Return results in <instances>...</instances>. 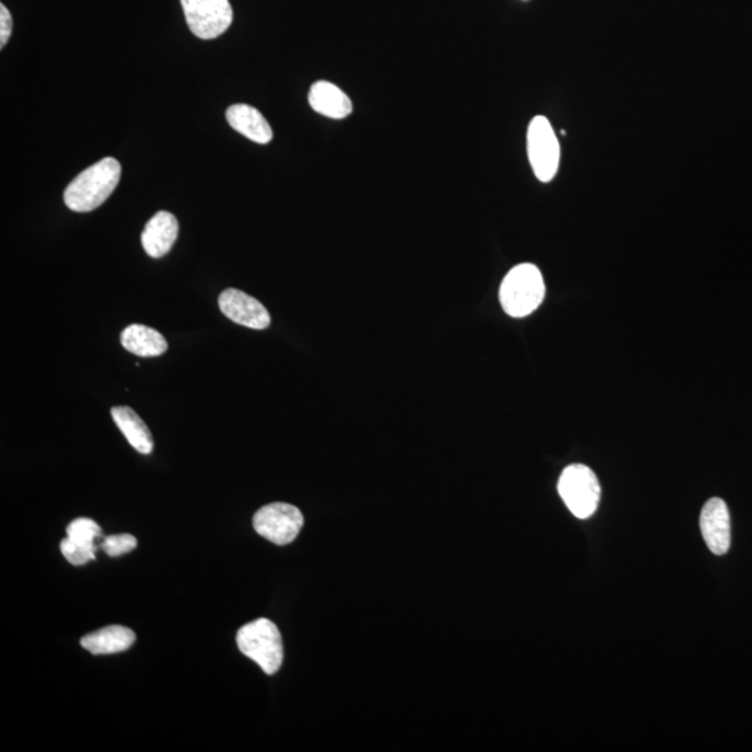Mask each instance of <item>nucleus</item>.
Returning a JSON list of instances; mask_svg holds the SVG:
<instances>
[{
  "label": "nucleus",
  "instance_id": "obj_10",
  "mask_svg": "<svg viewBox=\"0 0 752 752\" xmlns=\"http://www.w3.org/2000/svg\"><path fill=\"white\" fill-rule=\"evenodd\" d=\"M179 235V222L173 214L160 210L145 225L142 243L150 258H162L173 248Z\"/></svg>",
  "mask_w": 752,
  "mask_h": 752
},
{
  "label": "nucleus",
  "instance_id": "obj_2",
  "mask_svg": "<svg viewBox=\"0 0 752 752\" xmlns=\"http://www.w3.org/2000/svg\"><path fill=\"white\" fill-rule=\"evenodd\" d=\"M544 298V276L534 264L516 265L500 284L501 307L513 318L533 314L543 304Z\"/></svg>",
  "mask_w": 752,
  "mask_h": 752
},
{
  "label": "nucleus",
  "instance_id": "obj_7",
  "mask_svg": "<svg viewBox=\"0 0 752 752\" xmlns=\"http://www.w3.org/2000/svg\"><path fill=\"white\" fill-rule=\"evenodd\" d=\"M303 524L301 511L293 505L280 501L264 506L254 516L255 531L276 545L292 544Z\"/></svg>",
  "mask_w": 752,
  "mask_h": 752
},
{
  "label": "nucleus",
  "instance_id": "obj_16",
  "mask_svg": "<svg viewBox=\"0 0 752 752\" xmlns=\"http://www.w3.org/2000/svg\"><path fill=\"white\" fill-rule=\"evenodd\" d=\"M102 530L92 519H77L68 526V538L73 543L83 545H95V541L100 538Z\"/></svg>",
  "mask_w": 752,
  "mask_h": 752
},
{
  "label": "nucleus",
  "instance_id": "obj_15",
  "mask_svg": "<svg viewBox=\"0 0 752 752\" xmlns=\"http://www.w3.org/2000/svg\"><path fill=\"white\" fill-rule=\"evenodd\" d=\"M112 417L118 428L122 430L124 438L133 448L142 454L153 453V434L144 421L133 409L128 405H119L112 409Z\"/></svg>",
  "mask_w": 752,
  "mask_h": 752
},
{
  "label": "nucleus",
  "instance_id": "obj_4",
  "mask_svg": "<svg viewBox=\"0 0 752 752\" xmlns=\"http://www.w3.org/2000/svg\"><path fill=\"white\" fill-rule=\"evenodd\" d=\"M559 495L571 513L589 519L598 509L601 485L593 470L584 464H571L560 475Z\"/></svg>",
  "mask_w": 752,
  "mask_h": 752
},
{
  "label": "nucleus",
  "instance_id": "obj_11",
  "mask_svg": "<svg viewBox=\"0 0 752 752\" xmlns=\"http://www.w3.org/2000/svg\"><path fill=\"white\" fill-rule=\"evenodd\" d=\"M226 120L230 128L243 134L253 143L268 144L272 142L274 132L258 109L245 104H235L226 110Z\"/></svg>",
  "mask_w": 752,
  "mask_h": 752
},
{
  "label": "nucleus",
  "instance_id": "obj_19",
  "mask_svg": "<svg viewBox=\"0 0 752 752\" xmlns=\"http://www.w3.org/2000/svg\"><path fill=\"white\" fill-rule=\"evenodd\" d=\"M13 32V20L9 9L0 4V48L7 47Z\"/></svg>",
  "mask_w": 752,
  "mask_h": 752
},
{
  "label": "nucleus",
  "instance_id": "obj_17",
  "mask_svg": "<svg viewBox=\"0 0 752 752\" xmlns=\"http://www.w3.org/2000/svg\"><path fill=\"white\" fill-rule=\"evenodd\" d=\"M60 550H62L69 563L83 566L95 559V555H97V545L77 544L66 538L60 544Z\"/></svg>",
  "mask_w": 752,
  "mask_h": 752
},
{
  "label": "nucleus",
  "instance_id": "obj_14",
  "mask_svg": "<svg viewBox=\"0 0 752 752\" xmlns=\"http://www.w3.org/2000/svg\"><path fill=\"white\" fill-rule=\"evenodd\" d=\"M123 348L140 357H158L168 350L167 339L158 330L145 325H130L120 336Z\"/></svg>",
  "mask_w": 752,
  "mask_h": 752
},
{
  "label": "nucleus",
  "instance_id": "obj_5",
  "mask_svg": "<svg viewBox=\"0 0 752 752\" xmlns=\"http://www.w3.org/2000/svg\"><path fill=\"white\" fill-rule=\"evenodd\" d=\"M526 155L535 178L549 183L559 172L560 144L545 117H535L526 130Z\"/></svg>",
  "mask_w": 752,
  "mask_h": 752
},
{
  "label": "nucleus",
  "instance_id": "obj_8",
  "mask_svg": "<svg viewBox=\"0 0 752 752\" xmlns=\"http://www.w3.org/2000/svg\"><path fill=\"white\" fill-rule=\"evenodd\" d=\"M219 308L225 317L251 329L263 330L270 325L268 310L257 299L238 289L225 290L219 295Z\"/></svg>",
  "mask_w": 752,
  "mask_h": 752
},
{
  "label": "nucleus",
  "instance_id": "obj_18",
  "mask_svg": "<svg viewBox=\"0 0 752 752\" xmlns=\"http://www.w3.org/2000/svg\"><path fill=\"white\" fill-rule=\"evenodd\" d=\"M137 539L130 534L110 535L104 539L102 549L110 558H119L137 548Z\"/></svg>",
  "mask_w": 752,
  "mask_h": 752
},
{
  "label": "nucleus",
  "instance_id": "obj_13",
  "mask_svg": "<svg viewBox=\"0 0 752 752\" xmlns=\"http://www.w3.org/2000/svg\"><path fill=\"white\" fill-rule=\"evenodd\" d=\"M135 643L133 630L123 626H109L95 633L84 635L82 646L94 655H112L132 648Z\"/></svg>",
  "mask_w": 752,
  "mask_h": 752
},
{
  "label": "nucleus",
  "instance_id": "obj_1",
  "mask_svg": "<svg viewBox=\"0 0 752 752\" xmlns=\"http://www.w3.org/2000/svg\"><path fill=\"white\" fill-rule=\"evenodd\" d=\"M122 167L114 158H104L93 165L68 185L64 204L74 213H92L117 190Z\"/></svg>",
  "mask_w": 752,
  "mask_h": 752
},
{
  "label": "nucleus",
  "instance_id": "obj_12",
  "mask_svg": "<svg viewBox=\"0 0 752 752\" xmlns=\"http://www.w3.org/2000/svg\"><path fill=\"white\" fill-rule=\"evenodd\" d=\"M308 102L323 117L340 120L353 112V102L342 89L329 82H317L310 89Z\"/></svg>",
  "mask_w": 752,
  "mask_h": 752
},
{
  "label": "nucleus",
  "instance_id": "obj_3",
  "mask_svg": "<svg viewBox=\"0 0 752 752\" xmlns=\"http://www.w3.org/2000/svg\"><path fill=\"white\" fill-rule=\"evenodd\" d=\"M239 650L267 675H275L283 664V641L278 627L268 619L245 624L238 633Z\"/></svg>",
  "mask_w": 752,
  "mask_h": 752
},
{
  "label": "nucleus",
  "instance_id": "obj_9",
  "mask_svg": "<svg viewBox=\"0 0 752 752\" xmlns=\"http://www.w3.org/2000/svg\"><path fill=\"white\" fill-rule=\"evenodd\" d=\"M700 526L712 554L726 555L731 544L730 513L725 500L712 498L701 511Z\"/></svg>",
  "mask_w": 752,
  "mask_h": 752
},
{
  "label": "nucleus",
  "instance_id": "obj_6",
  "mask_svg": "<svg viewBox=\"0 0 752 752\" xmlns=\"http://www.w3.org/2000/svg\"><path fill=\"white\" fill-rule=\"evenodd\" d=\"M190 32L199 39H215L233 23L229 0H180Z\"/></svg>",
  "mask_w": 752,
  "mask_h": 752
}]
</instances>
